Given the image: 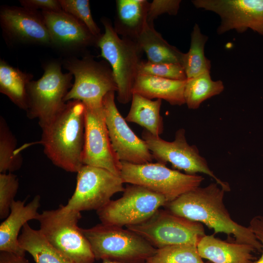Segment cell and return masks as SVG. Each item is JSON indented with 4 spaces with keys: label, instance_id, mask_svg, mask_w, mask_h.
<instances>
[{
    "label": "cell",
    "instance_id": "obj_1",
    "mask_svg": "<svg viewBox=\"0 0 263 263\" xmlns=\"http://www.w3.org/2000/svg\"><path fill=\"white\" fill-rule=\"evenodd\" d=\"M225 191L217 183L187 192L164 207L171 213L205 225L214 234L232 236L235 242L251 245L262 251V245L248 227L233 220L224 203Z\"/></svg>",
    "mask_w": 263,
    "mask_h": 263
},
{
    "label": "cell",
    "instance_id": "obj_2",
    "mask_svg": "<svg viewBox=\"0 0 263 263\" xmlns=\"http://www.w3.org/2000/svg\"><path fill=\"white\" fill-rule=\"evenodd\" d=\"M85 111L79 100L67 101L53 119L40 127V143L47 158L56 167L77 172L83 165Z\"/></svg>",
    "mask_w": 263,
    "mask_h": 263
},
{
    "label": "cell",
    "instance_id": "obj_3",
    "mask_svg": "<svg viewBox=\"0 0 263 263\" xmlns=\"http://www.w3.org/2000/svg\"><path fill=\"white\" fill-rule=\"evenodd\" d=\"M81 230L89 242L95 260L120 263H146L157 248L135 232L101 223Z\"/></svg>",
    "mask_w": 263,
    "mask_h": 263
},
{
    "label": "cell",
    "instance_id": "obj_4",
    "mask_svg": "<svg viewBox=\"0 0 263 263\" xmlns=\"http://www.w3.org/2000/svg\"><path fill=\"white\" fill-rule=\"evenodd\" d=\"M101 21L105 32L99 37L97 47L113 71L118 88L117 100L125 104L132 100L143 52L135 41L119 37L109 19L102 18Z\"/></svg>",
    "mask_w": 263,
    "mask_h": 263
},
{
    "label": "cell",
    "instance_id": "obj_5",
    "mask_svg": "<svg viewBox=\"0 0 263 263\" xmlns=\"http://www.w3.org/2000/svg\"><path fill=\"white\" fill-rule=\"evenodd\" d=\"M81 218L80 212L61 205L40 214L39 230L53 247L73 263H94L95 259L90 244L77 225Z\"/></svg>",
    "mask_w": 263,
    "mask_h": 263
},
{
    "label": "cell",
    "instance_id": "obj_6",
    "mask_svg": "<svg viewBox=\"0 0 263 263\" xmlns=\"http://www.w3.org/2000/svg\"><path fill=\"white\" fill-rule=\"evenodd\" d=\"M62 65L75 79L65 102L76 100L86 107L101 108L105 96L110 92H117L113 71L105 60L96 61L89 55L80 59L72 56L64 59Z\"/></svg>",
    "mask_w": 263,
    "mask_h": 263
},
{
    "label": "cell",
    "instance_id": "obj_7",
    "mask_svg": "<svg viewBox=\"0 0 263 263\" xmlns=\"http://www.w3.org/2000/svg\"><path fill=\"white\" fill-rule=\"evenodd\" d=\"M62 63L51 60L43 64L44 73L27 85V117L37 119L40 127L53 119L66 105L64 98L73 86V75L63 73Z\"/></svg>",
    "mask_w": 263,
    "mask_h": 263
},
{
    "label": "cell",
    "instance_id": "obj_8",
    "mask_svg": "<svg viewBox=\"0 0 263 263\" xmlns=\"http://www.w3.org/2000/svg\"><path fill=\"white\" fill-rule=\"evenodd\" d=\"M120 177L123 182L145 187L163 195L168 202L200 187L204 178L168 168L157 162L133 164L121 162Z\"/></svg>",
    "mask_w": 263,
    "mask_h": 263
},
{
    "label": "cell",
    "instance_id": "obj_9",
    "mask_svg": "<svg viewBox=\"0 0 263 263\" xmlns=\"http://www.w3.org/2000/svg\"><path fill=\"white\" fill-rule=\"evenodd\" d=\"M168 203L166 198L145 187L131 184L122 196L96 211L101 223L120 227L141 224Z\"/></svg>",
    "mask_w": 263,
    "mask_h": 263
},
{
    "label": "cell",
    "instance_id": "obj_10",
    "mask_svg": "<svg viewBox=\"0 0 263 263\" xmlns=\"http://www.w3.org/2000/svg\"><path fill=\"white\" fill-rule=\"evenodd\" d=\"M185 133V129H179L175 132L174 140L169 142L144 129L142 137L157 162L166 165L169 163L173 168L188 174H205L214 179L225 192L230 191L229 184L215 175L197 147L188 143Z\"/></svg>",
    "mask_w": 263,
    "mask_h": 263
},
{
    "label": "cell",
    "instance_id": "obj_11",
    "mask_svg": "<svg viewBox=\"0 0 263 263\" xmlns=\"http://www.w3.org/2000/svg\"><path fill=\"white\" fill-rule=\"evenodd\" d=\"M126 228L157 249L185 244L197 245L206 235L202 224L176 215L166 209L159 208L145 222Z\"/></svg>",
    "mask_w": 263,
    "mask_h": 263
},
{
    "label": "cell",
    "instance_id": "obj_12",
    "mask_svg": "<svg viewBox=\"0 0 263 263\" xmlns=\"http://www.w3.org/2000/svg\"><path fill=\"white\" fill-rule=\"evenodd\" d=\"M123 184L120 176L106 169L83 165L77 172L75 192L64 207L80 212L97 211L114 194L124 191Z\"/></svg>",
    "mask_w": 263,
    "mask_h": 263
},
{
    "label": "cell",
    "instance_id": "obj_13",
    "mask_svg": "<svg viewBox=\"0 0 263 263\" xmlns=\"http://www.w3.org/2000/svg\"><path fill=\"white\" fill-rule=\"evenodd\" d=\"M115 92L104 97L105 122L113 148L121 162L133 164L151 163L153 159L146 142L138 137L119 112L115 102Z\"/></svg>",
    "mask_w": 263,
    "mask_h": 263
},
{
    "label": "cell",
    "instance_id": "obj_14",
    "mask_svg": "<svg viewBox=\"0 0 263 263\" xmlns=\"http://www.w3.org/2000/svg\"><path fill=\"white\" fill-rule=\"evenodd\" d=\"M197 8L217 14L219 35L234 30L243 33L250 29L263 35V0H193Z\"/></svg>",
    "mask_w": 263,
    "mask_h": 263
},
{
    "label": "cell",
    "instance_id": "obj_15",
    "mask_svg": "<svg viewBox=\"0 0 263 263\" xmlns=\"http://www.w3.org/2000/svg\"><path fill=\"white\" fill-rule=\"evenodd\" d=\"M85 107L83 165L101 168L120 176L121 163L111 144L103 107Z\"/></svg>",
    "mask_w": 263,
    "mask_h": 263
},
{
    "label": "cell",
    "instance_id": "obj_16",
    "mask_svg": "<svg viewBox=\"0 0 263 263\" xmlns=\"http://www.w3.org/2000/svg\"><path fill=\"white\" fill-rule=\"evenodd\" d=\"M0 25L9 41L51 46V40L41 12L23 7L2 6Z\"/></svg>",
    "mask_w": 263,
    "mask_h": 263
},
{
    "label": "cell",
    "instance_id": "obj_17",
    "mask_svg": "<svg viewBox=\"0 0 263 263\" xmlns=\"http://www.w3.org/2000/svg\"><path fill=\"white\" fill-rule=\"evenodd\" d=\"M48 30L51 46L72 53L97 46L98 38L73 16L63 11H41Z\"/></svg>",
    "mask_w": 263,
    "mask_h": 263
},
{
    "label": "cell",
    "instance_id": "obj_18",
    "mask_svg": "<svg viewBox=\"0 0 263 263\" xmlns=\"http://www.w3.org/2000/svg\"><path fill=\"white\" fill-rule=\"evenodd\" d=\"M40 197L38 195L27 205L25 200L14 201L10 212L0 225V251L25 256V251L19 244V233L23 226L31 220L38 219L40 214Z\"/></svg>",
    "mask_w": 263,
    "mask_h": 263
},
{
    "label": "cell",
    "instance_id": "obj_19",
    "mask_svg": "<svg viewBox=\"0 0 263 263\" xmlns=\"http://www.w3.org/2000/svg\"><path fill=\"white\" fill-rule=\"evenodd\" d=\"M197 247L201 258L211 263H253L252 253L256 250L250 245L227 242L214 234L204 236Z\"/></svg>",
    "mask_w": 263,
    "mask_h": 263
},
{
    "label": "cell",
    "instance_id": "obj_20",
    "mask_svg": "<svg viewBox=\"0 0 263 263\" xmlns=\"http://www.w3.org/2000/svg\"><path fill=\"white\" fill-rule=\"evenodd\" d=\"M150 3L146 0H116L113 28L117 34L136 41L147 22Z\"/></svg>",
    "mask_w": 263,
    "mask_h": 263
},
{
    "label": "cell",
    "instance_id": "obj_21",
    "mask_svg": "<svg viewBox=\"0 0 263 263\" xmlns=\"http://www.w3.org/2000/svg\"><path fill=\"white\" fill-rule=\"evenodd\" d=\"M186 81L139 75L134 85L133 94L151 100L163 99L172 105L181 106L185 104Z\"/></svg>",
    "mask_w": 263,
    "mask_h": 263
},
{
    "label": "cell",
    "instance_id": "obj_22",
    "mask_svg": "<svg viewBox=\"0 0 263 263\" xmlns=\"http://www.w3.org/2000/svg\"><path fill=\"white\" fill-rule=\"evenodd\" d=\"M145 53L148 61L153 63H173L182 65L184 53L169 44L147 22L135 41Z\"/></svg>",
    "mask_w": 263,
    "mask_h": 263
},
{
    "label": "cell",
    "instance_id": "obj_23",
    "mask_svg": "<svg viewBox=\"0 0 263 263\" xmlns=\"http://www.w3.org/2000/svg\"><path fill=\"white\" fill-rule=\"evenodd\" d=\"M126 121L141 126L154 135L160 136L164 131L163 119L160 113L162 100H152L133 93Z\"/></svg>",
    "mask_w": 263,
    "mask_h": 263
},
{
    "label": "cell",
    "instance_id": "obj_24",
    "mask_svg": "<svg viewBox=\"0 0 263 263\" xmlns=\"http://www.w3.org/2000/svg\"><path fill=\"white\" fill-rule=\"evenodd\" d=\"M18 241L20 247L32 255L36 263H73L53 247L39 230L32 228L28 223L22 228Z\"/></svg>",
    "mask_w": 263,
    "mask_h": 263
},
{
    "label": "cell",
    "instance_id": "obj_25",
    "mask_svg": "<svg viewBox=\"0 0 263 263\" xmlns=\"http://www.w3.org/2000/svg\"><path fill=\"white\" fill-rule=\"evenodd\" d=\"M33 78L31 74L23 72L4 60H0V92L26 112L28 109L27 87Z\"/></svg>",
    "mask_w": 263,
    "mask_h": 263
},
{
    "label": "cell",
    "instance_id": "obj_26",
    "mask_svg": "<svg viewBox=\"0 0 263 263\" xmlns=\"http://www.w3.org/2000/svg\"><path fill=\"white\" fill-rule=\"evenodd\" d=\"M208 38L195 23L190 34L189 49L187 53H184L182 60L187 79L210 72V61L206 57L204 52Z\"/></svg>",
    "mask_w": 263,
    "mask_h": 263
},
{
    "label": "cell",
    "instance_id": "obj_27",
    "mask_svg": "<svg viewBox=\"0 0 263 263\" xmlns=\"http://www.w3.org/2000/svg\"><path fill=\"white\" fill-rule=\"evenodd\" d=\"M210 72L186 80L184 90L185 104L188 109H197L207 99L220 94L224 85L220 80L214 81Z\"/></svg>",
    "mask_w": 263,
    "mask_h": 263
},
{
    "label": "cell",
    "instance_id": "obj_28",
    "mask_svg": "<svg viewBox=\"0 0 263 263\" xmlns=\"http://www.w3.org/2000/svg\"><path fill=\"white\" fill-rule=\"evenodd\" d=\"M17 140L5 119L0 117V173L12 172L22 166V158L16 149Z\"/></svg>",
    "mask_w": 263,
    "mask_h": 263
},
{
    "label": "cell",
    "instance_id": "obj_29",
    "mask_svg": "<svg viewBox=\"0 0 263 263\" xmlns=\"http://www.w3.org/2000/svg\"><path fill=\"white\" fill-rule=\"evenodd\" d=\"M146 263H205L199 255L197 245L185 244L156 249Z\"/></svg>",
    "mask_w": 263,
    "mask_h": 263
},
{
    "label": "cell",
    "instance_id": "obj_30",
    "mask_svg": "<svg viewBox=\"0 0 263 263\" xmlns=\"http://www.w3.org/2000/svg\"><path fill=\"white\" fill-rule=\"evenodd\" d=\"M62 10L82 22L91 33L97 38L102 34L94 21L89 0H59Z\"/></svg>",
    "mask_w": 263,
    "mask_h": 263
},
{
    "label": "cell",
    "instance_id": "obj_31",
    "mask_svg": "<svg viewBox=\"0 0 263 263\" xmlns=\"http://www.w3.org/2000/svg\"><path fill=\"white\" fill-rule=\"evenodd\" d=\"M139 75H152L175 80L184 81L187 79L183 67L178 63H153L148 60H142L139 68Z\"/></svg>",
    "mask_w": 263,
    "mask_h": 263
},
{
    "label": "cell",
    "instance_id": "obj_32",
    "mask_svg": "<svg viewBox=\"0 0 263 263\" xmlns=\"http://www.w3.org/2000/svg\"><path fill=\"white\" fill-rule=\"evenodd\" d=\"M19 186V179L12 172L0 173V218H6Z\"/></svg>",
    "mask_w": 263,
    "mask_h": 263
},
{
    "label": "cell",
    "instance_id": "obj_33",
    "mask_svg": "<svg viewBox=\"0 0 263 263\" xmlns=\"http://www.w3.org/2000/svg\"><path fill=\"white\" fill-rule=\"evenodd\" d=\"M180 0H153L150 2L147 15V23L153 24L154 20L159 16L168 14L169 15L177 14Z\"/></svg>",
    "mask_w": 263,
    "mask_h": 263
},
{
    "label": "cell",
    "instance_id": "obj_34",
    "mask_svg": "<svg viewBox=\"0 0 263 263\" xmlns=\"http://www.w3.org/2000/svg\"><path fill=\"white\" fill-rule=\"evenodd\" d=\"M19 1L22 7L29 9L51 12L62 10L59 0H20Z\"/></svg>",
    "mask_w": 263,
    "mask_h": 263
},
{
    "label": "cell",
    "instance_id": "obj_35",
    "mask_svg": "<svg viewBox=\"0 0 263 263\" xmlns=\"http://www.w3.org/2000/svg\"><path fill=\"white\" fill-rule=\"evenodd\" d=\"M248 226L262 245V254L260 258L253 263H263V216L257 215L253 217Z\"/></svg>",
    "mask_w": 263,
    "mask_h": 263
},
{
    "label": "cell",
    "instance_id": "obj_36",
    "mask_svg": "<svg viewBox=\"0 0 263 263\" xmlns=\"http://www.w3.org/2000/svg\"><path fill=\"white\" fill-rule=\"evenodd\" d=\"M0 263H30L25 258L9 252L0 251Z\"/></svg>",
    "mask_w": 263,
    "mask_h": 263
},
{
    "label": "cell",
    "instance_id": "obj_37",
    "mask_svg": "<svg viewBox=\"0 0 263 263\" xmlns=\"http://www.w3.org/2000/svg\"><path fill=\"white\" fill-rule=\"evenodd\" d=\"M102 263H120L107 261H103Z\"/></svg>",
    "mask_w": 263,
    "mask_h": 263
}]
</instances>
